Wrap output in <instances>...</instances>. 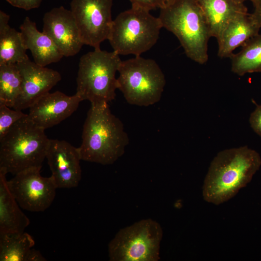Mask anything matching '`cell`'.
<instances>
[{
    "label": "cell",
    "instance_id": "obj_28",
    "mask_svg": "<svg viewBox=\"0 0 261 261\" xmlns=\"http://www.w3.org/2000/svg\"><path fill=\"white\" fill-rule=\"evenodd\" d=\"M46 260L39 251L32 248L29 251L26 259V261H44Z\"/></svg>",
    "mask_w": 261,
    "mask_h": 261
},
{
    "label": "cell",
    "instance_id": "obj_1",
    "mask_svg": "<svg viewBox=\"0 0 261 261\" xmlns=\"http://www.w3.org/2000/svg\"><path fill=\"white\" fill-rule=\"evenodd\" d=\"M261 166L259 154L247 146L219 152L204 178V200L215 205L229 201L250 182Z\"/></svg>",
    "mask_w": 261,
    "mask_h": 261
},
{
    "label": "cell",
    "instance_id": "obj_24",
    "mask_svg": "<svg viewBox=\"0 0 261 261\" xmlns=\"http://www.w3.org/2000/svg\"><path fill=\"white\" fill-rule=\"evenodd\" d=\"M132 6L140 7L149 11L163 7L168 0H130Z\"/></svg>",
    "mask_w": 261,
    "mask_h": 261
},
{
    "label": "cell",
    "instance_id": "obj_4",
    "mask_svg": "<svg viewBox=\"0 0 261 261\" xmlns=\"http://www.w3.org/2000/svg\"><path fill=\"white\" fill-rule=\"evenodd\" d=\"M50 140L28 115L21 118L0 139V171L15 175L42 168Z\"/></svg>",
    "mask_w": 261,
    "mask_h": 261
},
{
    "label": "cell",
    "instance_id": "obj_16",
    "mask_svg": "<svg viewBox=\"0 0 261 261\" xmlns=\"http://www.w3.org/2000/svg\"><path fill=\"white\" fill-rule=\"evenodd\" d=\"M24 43L38 65L46 66L59 61L63 57L52 39L39 31L35 23L27 16L20 26Z\"/></svg>",
    "mask_w": 261,
    "mask_h": 261
},
{
    "label": "cell",
    "instance_id": "obj_5",
    "mask_svg": "<svg viewBox=\"0 0 261 261\" xmlns=\"http://www.w3.org/2000/svg\"><path fill=\"white\" fill-rule=\"evenodd\" d=\"M116 52L94 49L80 58L76 78L77 94L91 105L108 103L117 89L116 74L121 62Z\"/></svg>",
    "mask_w": 261,
    "mask_h": 261
},
{
    "label": "cell",
    "instance_id": "obj_12",
    "mask_svg": "<svg viewBox=\"0 0 261 261\" xmlns=\"http://www.w3.org/2000/svg\"><path fill=\"white\" fill-rule=\"evenodd\" d=\"M16 64L22 76V85L21 93L13 107L15 110L29 108L61 79L58 71L38 65L29 58Z\"/></svg>",
    "mask_w": 261,
    "mask_h": 261
},
{
    "label": "cell",
    "instance_id": "obj_23",
    "mask_svg": "<svg viewBox=\"0 0 261 261\" xmlns=\"http://www.w3.org/2000/svg\"><path fill=\"white\" fill-rule=\"evenodd\" d=\"M27 115L21 110H12L6 105L0 104V139L16 122Z\"/></svg>",
    "mask_w": 261,
    "mask_h": 261
},
{
    "label": "cell",
    "instance_id": "obj_9",
    "mask_svg": "<svg viewBox=\"0 0 261 261\" xmlns=\"http://www.w3.org/2000/svg\"><path fill=\"white\" fill-rule=\"evenodd\" d=\"M113 0H72L71 11L84 44L100 48L108 40L113 20Z\"/></svg>",
    "mask_w": 261,
    "mask_h": 261
},
{
    "label": "cell",
    "instance_id": "obj_8",
    "mask_svg": "<svg viewBox=\"0 0 261 261\" xmlns=\"http://www.w3.org/2000/svg\"><path fill=\"white\" fill-rule=\"evenodd\" d=\"M162 228L151 219H143L121 229L108 245L111 261H158Z\"/></svg>",
    "mask_w": 261,
    "mask_h": 261
},
{
    "label": "cell",
    "instance_id": "obj_27",
    "mask_svg": "<svg viewBox=\"0 0 261 261\" xmlns=\"http://www.w3.org/2000/svg\"><path fill=\"white\" fill-rule=\"evenodd\" d=\"M252 3L254 9L251 15L261 28V0H255Z\"/></svg>",
    "mask_w": 261,
    "mask_h": 261
},
{
    "label": "cell",
    "instance_id": "obj_15",
    "mask_svg": "<svg viewBox=\"0 0 261 261\" xmlns=\"http://www.w3.org/2000/svg\"><path fill=\"white\" fill-rule=\"evenodd\" d=\"M261 27L247 12L238 14L231 19L217 40L218 56L230 58L233 51L259 33Z\"/></svg>",
    "mask_w": 261,
    "mask_h": 261
},
{
    "label": "cell",
    "instance_id": "obj_29",
    "mask_svg": "<svg viewBox=\"0 0 261 261\" xmlns=\"http://www.w3.org/2000/svg\"><path fill=\"white\" fill-rule=\"evenodd\" d=\"M233 1H235V2H238V3H243L245 1H246V0H250L252 2H254L255 0H232Z\"/></svg>",
    "mask_w": 261,
    "mask_h": 261
},
{
    "label": "cell",
    "instance_id": "obj_3",
    "mask_svg": "<svg viewBox=\"0 0 261 261\" xmlns=\"http://www.w3.org/2000/svg\"><path fill=\"white\" fill-rule=\"evenodd\" d=\"M160 9L159 18L162 28L178 38L188 58L199 64L205 63L211 37L197 0H169Z\"/></svg>",
    "mask_w": 261,
    "mask_h": 261
},
{
    "label": "cell",
    "instance_id": "obj_20",
    "mask_svg": "<svg viewBox=\"0 0 261 261\" xmlns=\"http://www.w3.org/2000/svg\"><path fill=\"white\" fill-rule=\"evenodd\" d=\"M232 71L238 75L261 72V34L252 37L230 57Z\"/></svg>",
    "mask_w": 261,
    "mask_h": 261
},
{
    "label": "cell",
    "instance_id": "obj_7",
    "mask_svg": "<svg viewBox=\"0 0 261 261\" xmlns=\"http://www.w3.org/2000/svg\"><path fill=\"white\" fill-rule=\"evenodd\" d=\"M118 72L117 89L129 104L146 107L160 101L166 80L154 60L135 56L121 61Z\"/></svg>",
    "mask_w": 261,
    "mask_h": 261
},
{
    "label": "cell",
    "instance_id": "obj_25",
    "mask_svg": "<svg viewBox=\"0 0 261 261\" xmlns=\"http://www.w3.org/2000/svg\"><path fill=\"white\" fill-rule=\"evenodd\" d=\"M13 6L30 10L38 8L42 0H5Z\"/></svg>",
    "mask_w": 261,
    "mask_h": 261
},
{
    "label": "cell",
    "instance_id": "obj_22",
    "mask_svg": "<svg viewBox=\"0 0 261 261\" xmlns=\"http://www.w3.org/2000/svg\"><path fill=\"white\" fill-rule=\"evenodd\" d=\"M22 85V76L16 63L0 65V104L13 108Z\"/></svg>",
    "mask_w": 261,
    "mask_h": 261
},
{
    "label": "cell",
    "instance_id": "obj_19",
    "mask_svg": "<svg viewBox=\"0 0 261 261\" xmlns=\"http://www.w3.org/2000/svg\"><path fill=\"white\" fill-rule=\"evenodd\" d=\"M10 16L0 11V65L15 64L27 58L21 32L9 25Z\"/></svg>",
    "mask_w": 261,
    "mask_h": 261
},
{
    "label": "cell",
    "instance_id": "obj_17",
    "mask_svg": "<svg viewBox=\"0 0 261 261\" xmlns=\"http://www.w3.org/2000/svg\"><path fill=\"white\" fill-rule=\"evenodd\" d=\"M202 10L211 37L218 40L229 22L239 14L247 12L244 3L232 0H197Z\"/></svg>",
    "mask_w": 261,
    "mask_h": 261
},
{
    "label": "cell",
    "instance_id": "obj_14",
    "mask_svg": "<svg viewBox=\"0 0 261 261\" xmlns=\"http://www.w3.org/2000/svg\"><path fill=\"white\" fill-rule=\"evenodd\" d=\"M81 98L56 91L41 97L29 108L28 117L38 127L45 130L70 116L77 109Z\"/></svg>",
    "mask_w": 261,
    "mask_h": 261
},
{
    "label": "cell",
    "instance_id": "obj_30",
    "mask_svg": "<svg viewBox=\"0 0 261 261\" xmlns=\"http://www.w3.org/2000/svg\"></svg>",
    "mask_w": 261,
    "mask_h": 261
},
{
    "label": "cell",
    "instance_id": "obj_26",
    "mask_svg": "<svg viewBox=\"0 0 261 261\" xmlns=\"http://www.w3.org/2000/svg\"><path fill=\"white\" fill-rule=\"evenodd\" d=\"M249 123L253 130L261 136V105H258L251 114Z\"/></svg>",
    "mask_w": 261,
    "mask_h": 261
},
{
    "label": "cell",
    "instance_id": "obj_6",
    "mask_svg": "<svg viewBox=\"0 0 261 261\" xmlns=\"http://www.w3.org/2000/svg\"><path fill=\"white\" fill-rule=\"evenodd\" d=\"M149 11L131 6L116 16L108 39L114 51L119 55L140 56L155 45L162 26Z\"/></svg>",
    "mask_w": 261,
    "mask_h": 261
},
{
    "label": "cell",
    "instance_id": "obj_13",
    "mask_svg": "<svg viewBox=\"0 0 261 261\" xmlns=\"http://www.w3.org/2000/svg\"><path fill=\"white\" fill-rule=\"evenodd\" d=\"M43 32L52 39L63 57L76 55L84 45L71 11L62 6L44 14Z\"/></svg>",
    "mask_w": 261,
    "mask_h": 261
},
{
    "label": "cell",
    "instance_id": "obj_11",
    "mask_svg": "<svg viewBox=\"0 0 261 261\" xmlns=\"http://www.w3.org/2000/svg\"><path fill=\"white\" fill-rule=\"evenodd\" d=\"M46 159L58 188H72L78 185L81 178L78 147L64 140L50 139Z\"/></svg>",
    "mask_w": 261,
    "mask_h": 261
},
{
    "label": "cell",
    "instance_id": "obj_21",
    "mask_svg": "<svg viewBox=\"0 0 261 261\" xmlns=\"http://www.w3.org/2000/svg\"><path fill=\"white\" fill-rule=\"evenodd\" d=\"M35 245L29 233H0V261H26L28 255Z\"/></svg>",
    "mask_w": 261,
    "mask_h": 261
},
{
    "label": "cell",
    "instance_id": "obj_2",
    "mask_svg": "<svg viewBox=\"0 0 261 261\" xmlns=\"http://www.w3.org/2000/svg\"><path fill=\"white\" fill-rule=\"evenodd\" d=\"M78 147L81 160L112 164L121 157L129 143L121 120L108 103L92 106L85 120Z\"/></svg>",
    "mask_w": 261,
    "mask_h": 261
},
{
    "label": "cell",
    "instance_id": "obj_18",
    "mask_svg": "<svg viewBox=\"0 0 261 261\" xmlns=\"http://www.w3.org/2000/svg\"><path fill=\"white\" fill-rule=\"evenodd\" d=\"M6 175L0 171V233L22 232L30 221L10 191Z\"/></svg>",
    "mask_w": 261,
    "mask_h": 261
},
{
    "label": "cell",
    "instance_id": "obj_10",
    "mask_svg": "<svg viewBox=\"0 0 261 261\" xmlns=\"http://www.w3.org/2000/svg\"><path fill=\"white\" fill-rule=\"evenodd\" d=\"M41 168H31L14 175L8 187L20 207L31 212H42L52 203L58 188L51 176L43 177Z\"/></svg>",
    "mask_w": 261,
    "mask_h": 261
}]
</instances>
